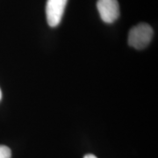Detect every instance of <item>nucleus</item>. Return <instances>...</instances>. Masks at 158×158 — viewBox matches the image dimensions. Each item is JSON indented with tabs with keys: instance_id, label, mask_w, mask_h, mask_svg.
Segmentation results:
<instances>
[{
	"instance_id": "obj_1",
	"label": "nucleus",
	"mask_w": 158,
	"mask_h": 158,
	"mask_svg": "<svg viewBox=\"0 0 158 158\" xmlns=\"http://www.w3.org/2000/svg\"><path fill=\"white\" fill-rule=\"evenodd\" d=\"M152 27L146 23H141L132 27L128 34V44L136 49H143L151 41Z\"/></svg>"
},
{
	"instance_id": "obj_2",
	"label": "nucleus",
	"mask_w": 158,
	"mask_h": 158,
	"mask_svg": "<svg viewBox=\"0 0 158 158\" xmlns=\"http://www.w3.org/2000/svg\"><path fill=\"white\" fill-rule=\"evenodd\" d=\"M68 0H48L46 6V16L48 24L51 27H57L62 20Z\"/></svg>"
},
{
	"instance_id": "obj_3",
	"label": "nucleus",
	"mask_w": 158,
	"mask_h": 158,
	"mask_svg": "<svg viewBox=\"0 0 158 158\" xmlns=\"http://www.w3.org/2000/svg\"><path fill=\"white\" fill-rule=\"evenodd\" d=\"M97 8L104 22L111 24L119 16V6L117 0H98Z\"/></svg>"
},
{
	"instance_id": "obj_4",
	"label": "nucleus",
	"mask_w": 158,
	"mask_h": 158,
	"mask_svg": "<svg viewBox=\"0 0 158 158\" xmlns=\"http://www.w3.org/2000/svg\"><path fill=\"white\" fill-rule=\"evenodd\" d=\"M11 149L6 146L0 145V158H11Z\"/></svg>"
},
{
	"instance_id": "obj_5",
	"label": "nucleus",
	"mask_w": 158,
	"mask_h": 158,
	"mask_svg": "<svg viewBox=\"0 0 158 158\" xmlns=\"http://www.w3.org/2000/svg\"><path fill=\"white\" fill-rule=\"evenodd\" d=\"M84 158H97V156H95L92 155V154H88V155L85 156V157Z\"/></svg>"
},
{
	"instance_id": "obj_6",
	"label": "nucleus",
	"mask_w": 158,
	"mask_h": 158,
	"mask_svg": "<svg viewBox=\"0 0 158 158\" xmlns=\"http://www.w3.org/2000/svg\"><path fill=\"white\" fill-rule=\"evenodd\" d=\"M2 98V91H1V89H0V100Z\"/></svg>"
}]
</instances>
